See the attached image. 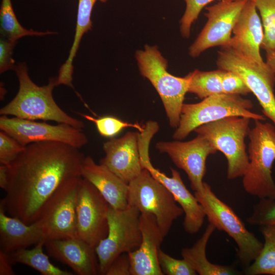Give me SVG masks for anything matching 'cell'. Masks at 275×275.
Masks as SVG:
<instances>
[{
    "label": "cell",
    "instance_id": "cell-38",
    "mask_svg": "<svg viewBox=\"0 0 275 275\" xmlns=\"http://www.w3.org/2000/svg\"><path fill=\"white\" fill-rule=\"evenodd\" d=\"M12 263L9 254L0 250V275H13Z\"/></svg>",
    "mask_w": 275,
    "mask_h": 275
},
{
    "label": "cell",
    "instance_id": "cell-6",
    "mask_svg": "<svg viewBox=\"0 0 275 275\" xmlns=\"http://www.w3.org/2000/svg\"><path fill=\"white\" fill-rule=\"evenodd\" d=\"M251 120L244 117L230 116L202 125L194 131L205 137L224 155L228 179L242 177L248 167L245 139L250 130Z\"/></svg>",
    "mask_w": 275,
    "mask_h": 275
},
{
    "label": "cell",
    "instance_id": "cell-41",
    "mask_svg": "<svg viewBox=\"0 0 275 275\" xmlns=\"http://www.w3.org/2000/svg\"><path fill=\"white\" fill-rule=\"evenodd\" d=\"M238 1H249V0H238ZM252 1H255L256 0H252Z\"/></svg>",
    "mask_w": 275,
    "mask_h": 275
},
{
    "label": "cell",
    "instance_id": "cell-8",
    "mask_svg": "<svg viewBox=\"0 0 275 275\" xmlns=\"http://www.w3.org/2000/svg\"><path fill=\"white\" fill-rule=\"evenodd\" d=\"M127 200L141 213L154 216L164 238L174 221L184 213L172 193L146 169L128 183Z\"/></svg>",
    "mask_w": 275,
    "mask_h": 275
},
{
    "label": "cell",
    "instance_id": "cell-13",
    "mask_svg": "<svg viewBox=\"0 0 275 275\" xmlns=\"http://www.w3.org/2000/svg\"><path fill=\"white\" fill-rule=\"evenodd\" d=\"M247 1L221 0L206 7L207 21L198 36L190 46V57H199L214 46L229 47L234 26Z\"/></svg>",
    "mask_w": 275,
    "mask_h": 275
},
{
    "label": "cell",
    "instance_id": "cell-33",
    "mask_svg": "<svg viewBox=\"0 0 275 275\" xmlns=\"http://www.w3.org/2000/svg\"><path fill=\"white\" fill-rule=\"evenodd\" d=\"M214 1L184 0L185 10L180 21V31L184 38H188L189 37L191 25L197 19L202 10Z\"/></svg>",
    "mask_w": 275,
    "mask_h": 275
},
{
    "label": "cell",
    "instance_id": "cell-31",
    "mask_svg": "<svg viewBox=\"0 0 275 275\" xmlns=\"http://www.w3.org/2000/svg\"><path fill=\"white\" fill-rule=\"evenodd\" d=\"M251 225H275V200L261 199L255 205L252 215L247 219Z\"/></svg>",
    "mask_w": 275,
    "mask_h": 275
},
{
    "label": "cell",
    "instance_id": "cell-11",
    "mask_svg": "<svg viewBox=\"0 0 275 275\" xmlns=\"http://www.w3.org/2000/svg\"><path fill=\"white\" fill-rule=\"evenodd\" d=\"M82 177L63 183L44 204L35 222L46 240L77 237L76 205Z\"/></svg>",
    "mask_w": 275,
    "mask_h": 275
},
{
    "label": "cell",
    "instance_id": "cell-2",
    "mask_svg": "<svg viewBox=\"0 0 275 275\" xmlns=\"http://www.w3.org/2000/svg\"><path fill=\"white\" fill-rule=\"evenodd\" d=\"M19 82L15 97L0 109V114L37 120L52 121L82 129L84 122L74 118L59 107L52 96L57 86V78H51L47 85L38 86L30 78L26 63L17 64L14 70Z\"/></svg>",
    "mask_w": 275,
    "mask_h": 275
},
{
    "label": "cell",
    "instance_id": "cell-24",
    "mask_svg": "<svg viewBox=\"0 0 275 275\" xmlns=\"http://www.w3.org/2000/svg\"><path fill=\"white\" fill-rule=\"evenodd\" d=\"M106 2L107 0H78L75 34L69 56L66 62L61 66L57 77V86L64 85L73 89V61L76 56L82 36L91 30L92 22L91 16L93 7L97 1Z\"/></svg>",
    "mask_w": 275,
    "mask_h": 275
},
{
    "label": "cell",
    "instance_id": "cell-17",
    "mask_svg": "<svg viewBox=\"0 0 275 275\" xmlns=\"http://www.w3.org/2000/svg\"><path fill=\"white\" fill-rule=\"evenodd\" d=\"M103 148L105 155L100 163L126 183L138 176L143 170L139 132L129 131L121 138H112L103 144Z\"/></svg>",
    "mask_w": 275,
    "mask_h": 275
},
{
    "label": "cell",
    "instance_id": "cell-19",
    "mask_svg": "<svg viewBox=\"0 0 275 275\" xmlns=\"http://www.w3.org/2000/svg\"><path fill=\"white\" fill-rule=\"evenodd\" d=\"M142 241L136 249L128 253L131 275H163L158 261V252L163 237L154 216L141 213Z\"/></svg>",
    "mask_w": 275,
    "mask_h": 275
},
{
    "label": "cell",
    "instance_id": "cell-10",
    "mask_svg": "<svg viewBox=\"0 0 275 275\" xmlns=\"http://www.w3.org/2000/svg\"><path fill=\"white\" fill-rule=\"evenodd\" d=\"M216 65L219 69L233 71L242 78L264 116L275 126V75L269 67L258 65L230 46L222 47L218 52Z\"/></svg>",
    "mask_w": 275,
    "mask_h": 275
},
{
    "label": "cell",
    "instance_id": "cell-26",
    "mask_svg": "<svg viewBox=\"0 0 275 275\" xmlns=\"http://www.w3.org/2000/svg\"><path fill=\"white\" fill-rule=\"evenodd\" d=\"M264 242L258 257L246 267L248 275H275V225L260 226Z\"/></svg>",
    "mask_w": 275,
    "mask_h": 275
},
{
    "label": "cell",
    "instance_id": "cell-21",
    "mask_svg": "<svg viewBox=\"0 0 275 275\" xmlns=\"http://www.w3.org/2000/svg\"><path fill=\"white\" fill-rule=\"evenodd\" d=\"M81 175L98 190L114 209H123L128 206V184L104 166L96 163L91 156L85 157Z\"/></svg>",
    "mask_w": 275,
    "mask_h": 275
},
{
    "label": "cell",
    "instance_id": "cell-36",
    "mask_svg": "<svg viewBox=\"0 0 275 275\" xmlns=\"http://www.w3.org/2000/svg\"><path fill=\"white\" fill-rule=\"evenodd\" d=\"M17 41L1 37L0 39V73L14 70L16 66L12 58L13 49Z\"/></svg>",
    "mask_w": 275,
    "mask_h": 275
},
{
    "label": "cell",
    "instance_id": "cell-25",
    "mask_svg": "<svg viewBox=\"0 0 275 275\" xmlns=\"http://www.w3.org/2000/svg\"><path fill=\"white\" fill-rule=\"evenodd\" d=\"M45 241H41L32 249H21L10 254L12 264H25L43 275H72L70 271L62 270L50 262L48 256L43 252Z\"/></svg>",
    "mask_w": 275,
    "mask_h": 275
},
{
    "label": "cell",
    "instance_id": "cell-4",
    "mask_svg": "<svg viewBox=\"0 0 275 275\" xmlns=\"http://www.w3.org/2000/svg\"><path fill=\"white\" fill-rule=\"evenodd\" d=\"M135 58L141 75L151 83L162 102L170 126H178L189 80L177 77L168 70V61L158 46L146 44L135 52Z\"/></svg>",
    "mask_w": 275,
    "mask_h": 275
},
{
    "label": "cell",
    "instance_id": "cell-32",
    "mask_svg": "<svg viewBox=\"0 0 275 275\" xmlns=\"http://www.w3.org/2000/svg\"><path fill=\"white\" fill-rule=\"evenodd\" d=\"M158 261L163 274H197V273L185 260L174 258L166 254L161 249L158 252Z\"/></svg>",
    "mask_w": 275,
    "mask_h": 275
},
{
    "label": "cell",
    "instance_id": "cell-34",
    "mask_svg": "<svg viewBox=\"0 0 275 275\" xmlns=\"http://www.w3.org/2000/svg\"><path fill=\"white\" fill-rule=\"evenodd\" d=\"M16 140L4 131L0 132V162L8 165L24 149Z\"/></svg>",
    "mask_w": 275,
    "mask_h": 275
},
{
    "label": "cell",
    "instance_id": "cell-35",
    "mask_svg": "<svg viewBox=\"0 0 275 275\" xmlns=\"http://www.w3.org/2000/svg\"><path fill=\"white\" fill-rule=\"evenodd\" d=\"M222 84L225 94L246 95L252 93L242 78L233 71L224 70Z\"/></svg>",
    "mask_w": 275,
    "mask_h": 275
},
{
    "label": "cell",
    "instance_id": "cell-23",
    "mask_svg": "<svg viewBox=\"0 0 275 275\" xmlns=\"http://www.w3.org/2000/svg\"><path fill=\"white\" fill-rule=\"evenodd\" d=\"M216 229L211 223L207 226L204 233L191 247L181 250V255L194 270L200 275L236 274L237 271L233 267L212 263L206 257V250L211 235Z\"/></svg>",
    "mask_w": 275,
    "mask_h": 275
},
{
    "label": "cell",
    "instance_id": "cell-1",
    "mask_svg": "<svg viewBox=\"0 0 275 275\" xmlns=\"http://www.w3.org/2000/svg\"><path fill=\"white\" fill-rule=\"evenodd\" d=\"M84 155L58 142L26 145L8 166L9 183L1 200L6 213L26 224L37 220L50 197L66 181L81 176Z\"/></svg>",
    "mask_w": 275,
    "mask_h": 275
},
{
    "label": "cell",
    "instance_id": "cell-16",
    "mask_svg": "<svg viewBox=\"0 0 275 275\" xmlns=\"http://www.w3.org/2000/svg\"><path fill=\"white\" fill-rule=\"evenodd\" d=\"M156 148L160 153L167 154L173 163L186 173L195 191L202 189L206 160L217 152L208 140L197 134L186 142L160 141L156 144Z\"/></svg>",
    "mask_w": 275,
    "mask_h": 275
},
{
    "label": "cell",
    "instance_id": "cell-7",
    "mask_svg": "<svg viewBox=\"0 0 275 275\" xmlns=\"http://www.w3.org/2000/svg\"><path fill=\"white\" fill-rule=\"evenodd\" d=\"M195 196L209 223L234 240L241 264L245 267L250 265L259 255L263 243L246 229L233 209L216 196L207 183L204 182L202 189L195 191Z\"/></svg>",
    "mask_w": 275,
    "mask_h": 275
},
{
    "label": "cell",
    "instance_id": "cell-14",
    "mask_svg": "<svg viewBox=\"0 0 275 275\" xmlns=\"http://www.w3.org/2000/svg\"><path fill=\"white\" fill-rule=\"evenodd\" d=\"M109 207L98 190L82 177L76 205L77 236L94 248L107 234Z\"/></svg>",
    "mask_w": 275,
    "mask_h": 275
},
{
    "label": "cell",
    "instance_id": "cell-22",
    "mask_svg": "<svg viewBox=\"0 0 275 275\" xmlns=\"http://www.w3.org/2000/svg\"><path fill=\"white\" fill-rule=\"evenodd\" d=\"M46 237L36 222L26 224L20 219L7 215L0 203V250L7 254L36 245Z\"/></svg>",
    "mask_w": 275,
    "mask_h": 275
},
{
    "label": "cell",
    "instance_id": "cell-30",
    "mask_svg": "<svg viewBox=\"0 0 275 275\" xmlns=\"http://www.w3.org/2000/svg\"><path fill=\"white\" fill-rule=\"evenodd\" d=\"M85 119L94 123L99 134L104 137L113 138L124 128L133 127L137 129L139 132L144 129V126H141L138 123H131L124 122L113 116H103L97 118L94 117L78 113Z\"/></svg>",
    "mask_w": 275,
    "mask_h": 275
},
{
    "label": "cell",
    "instance_id": "cell-29",
    "mask_svg": "<svg viewBox=\"0 0 275 275\" xmlns=\"http://www.w3.org/2000/svg\"><path fill=\"white\" fill-rule=\"evenodd\" d=\"M264 31V37L261 48L266 54L275 49V0H256Z\"/></svg>",
    "mask_w": 275,
    "mask_h": 275
},
{
    "label": "cell",
    "instance_id": "cell-5",
    "mask_svg": "<svg viewBox=\"0 0 275 275\" xmlns=\"http://www.w3.org/2000/svg\"><path fill=\"white\" fill-rule=\"evenodd\" d=\"M253 107V102L249 99L225 93L209 96L198 103H183L173 137L183 140L200 126L230 116L264 121L265 116L251 111Z\"/></svg>",
    "mask_w": 275,
    "mask_h": 275
},
{
    "label": "cell",
    "instance_id": "cell-37",
    "mask_svg": "<svg viewBox=\"0 0 275 275\" xmlns=\"http://www.w3.org/2000/svg\"><path fill=\"white\" fill-rule=\"evenodd\" d=\"M105 275H131L128 253L122 254L115 259Z\"/></svg>",
    "mask_w": 275,
    "mask_h": 275
},
{
    "label": "cell",
    "instance_id": "cell-12",
    "mask_svg": "<svg viewBox=\"0 0 275 275\" xmlns=\"http://www.w3.org/2000/svg\"><path fill=\"white\" fill-rule=\"evenodd\" d=\"M0 129L24 147L34 143L58 142L79 149L88 143L82 129L65 123L52 125L1 115Z\"/></svg>",
    "mask_w": 275,
    "mask_h": 275
},
{
    "label": "cell",
    "instance_id": "cell-40",
    "mask_svg": "<svg viewBox=\"0 0 275 275\" xmlns=\"http://www.w3.org/2000/svg\"><path fill=\"white\" fill-rule=\"evenodd\" d=\"M265 63L275 75V49L270 53L266 54Z\"/></svg>",
    "mask_w": 275,
    "mask_h": 275
},
{
    "label": "cell",
    "instance_id": "cell-15",
    "mask_svg": "<svg viewBox=\"0 0 275 275\" xmlns=\"http://www.w3.org/2000/svg\"><path fill=\"white\" fill-rule=\"evenodd\" d=\"M150 141L143 138L139 142L141 165L172 193L185 214L183 223L185 231L194 234L201 229L206 217L204 210L184 185L179 172L171 168V177H168L152 164L149 157Z\"/></svg>",
    "mask_w": 275,
    "mask_h": 275
},
{
    "label": "cell",
    "instance_id": "cell-3",
    "mask_svg": "<svg viewBox=\"0 0 275 275\" xmlns=\"http://www.w3.org/2000/svg\"><path fill=\"white\" fill-rule=\"evenodd\" d=\"M248 137L249 163L242 176L245 191L259 199L275 200V182L272 168L275 162V126L269 122L254 120Z\"/></svg>",
    "mask_w": 275,
    "mask_h": 275
},
{
    "label": "cell",
    "instance_id": "cell-18",
    "mask_svg": "<svg viewBox=\"0 0 275 275\" xmlns=\"http://www.w3.org/2000/svg\"><path fill=\"white\" fill-rule=\"evenodd\" d=\"M230 47L261 66H266L260 49L264 31L254 1L245 3L234 26Z\"/></svg>",
    "mask_w": 275,
    "mask_h": 275
},
{
    "label": "cell",
    "instance_id": "cell-9",
    "mask_svg": "<svg viewBox=\"0 0 275 275\" xmlns=\"http://www.w3.org/2000/svg\"><path fill=\"white\" fill-rule=\"evenodd\" d=\"M141 213L134 206L128 204L123 209L109 206L107 211L108 233L95 248L99 274L105 275L118 256L136 249L142 241Z\"/></svg>",
    "mask_w": 275,
    "mask_h": 275
},
{
    "label": "cell",
    "instance_id": "cell-28",
    "mask_svg": "<svg viewBox=\"0 0 275 275\" xmlns=\"http://www.w3.org/2000/svg\"><path fill=\"white\" fill-rule=\"evenodd\" d=\"M0 32L2 37L17 41L24 36H43L55 34L54 32H38L23 28L18 21L11 0H2L0 8Z\"/></svg>",
    "mask_w": 275,
    "mask_h": 275
},
{
    "label": "cell",
    "instance_id": "cell-39",
    "mask_svg": "<svg viewBox=\"0 0 275 275\" xmlns=\"http://www.w3.org/2000/svg\"><path fill=\"white\" fill-rule=\"evenodd\" d=\"M9 183V170L7 165L1 164L0 166V187L5 191Z\"/></svg>",
    "mask_w": 275,
    "mask_h": 275
},
{
    "label": "cell",
    "instance_id": "cell-20",
    "mask_svg": "<svg viewBox=\"0 0 275 275\" xmlns=\"http://www.w3.org/2000/svg\"><path fill=\"white\" fill-rule=\"evenodd\" d=\"M44 246L50 257L79 275L99 273L95 248L78 237L46 240Z\"/></svg>",
    "mask_w": 275,
    "mask_h": 275
},
{
    "label": "cell",
    "instance_id": "cell-27",
    "mask_svg": "<svg viewBox=\"0 0 275 275\" xmlns=\"http://www.w3.org/2000/svg\"><path fill=\"white\" fill-rule=\"evenodd\" d=\"M224 70L202 71L196 69L186 76L189 80L188 92L203 99L209 96L224 93L222 79Z\"/></svg>",
    "mask_w": 275,
    "mask_h": 275
}]
</instances>
